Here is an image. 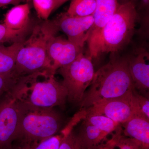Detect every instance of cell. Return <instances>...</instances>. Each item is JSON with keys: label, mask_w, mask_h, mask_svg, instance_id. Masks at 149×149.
Instances as JSON below:
<instances>
[{"label": "cell", "mask_w": 149, "mask_h": 149, "mask_svg": "<svg viewBox=\"0 0 149 149\" xmlns=\"http://www.w3.org/2000/svg\"><path fill=\"white\" fill-rule=\"evenodd\" d=\"M134 89L127 56H113L95 72L89 89L79 104L80 111L103 101L120 97Z\"/></svg>", "instance_id": "cell-1"}, {"label": "cell", "mask_w": 149, "mask_h": 149, "mask_svg": "<svg viewBox=\"0 0 149 149\" xmlns=\"http://www.w3.org/2000/svg\"><path fill=\"white\" fill-rule=\"evenodd\" d=\"M137 16L133 2L119 4L95 42L88 47L92 58L104 53H116L128 45L134 34Z\"/></svg>", "instance_id": "cell-2"}, {"label": "cell", "mask_w": 149, "mask_h": 149, "mask_svg": "<svg viewBox=\"0 0 149 149\" xmlns=\"http://www.w3.org/2000/svg\"><path fill=\"white\" fill-rule=\"evenodd\" d=\"M59 31L55 19L43 20L34 25L31 35L19 51L13 72L19 77L38 72L49 76L48 43Z\"/></svg>", "instance_id": "cell-3"}, {"label": "cell", "mask_w": 149, "mask_h": 149, "mask_svg": "<svg viewBox=\"0 0 149 149\" xmlns=\"http://www.w3.org/2000/svg\"><path fill=\"white\" fill-rule=\"evenodd\" d=\"M19 101L21 116L15 140L20 142L18 148H26L56 135L61 127V120L53 109L31 108Z\"/></svg>", "instance_id": "cell-4"}, {"label": "cell", "mask_w": 149, "mask_h": 149, "mask_svg": "<svg viewBox=\"0 0 149 149\" xmlns=\"http://www.w3.org/2000/svg\"><path fill=\"white\" fill-rule=\"evenodd\" d=\"M57 72L63 79L61 82L67 92V100L79 104L95 72L93 59L81 53L71 63L61 68Z\"/></svg>", "instance_id": "cell-5"}, {"label": "cell", "mask_w": 149, "mask_h": 149, "mask_svg": "<svg viewBox=\"0 0 149 149\" xmlns=\"http://www.w3.org/2000/svg\"><path fill=\"white\" fill-rule=\"evenodd\" d=\"M30 93L26 98H19L22 103L27 107L38 109H52L56 106H63L67 100L66 88L54 75L46 77L42 81L36 80L30 87Z\"/></svg>", "instance_id": "cell-6"}, {"label": "cell", "mask_w": 149, "mask_h": 149, "mask_svg": "<svg viewBox=\"0 0 149 149\" xmlns=\"http://www.w3.org/2000/svg\"><path fill=\"white\" fill-rule=\"evenodd\" d=\"M0 99V149H10L16 140L21 116L18 85Z\"/></svg>", "instance_id": "cell-7"}, {"label": "cell", "mask_w": 149, "mask_h": 149, "mask_svg": "<svg viewBox=\"0 0 149 149\" xmlns=\"http://www.w3.org/2000/svg\"><path fill=\"white\" fill-rule=\"evenodd\" d=\"M134 90L120 97L95 104L84 111L85 115L104 116L120 125L136 116H144L134 95Z\"/></svg>", "instance_id": "cell-8"}, {"label": "cell", "mask_w": 149, "mask_h": 149, "mask_svg": "<svg viewBox=\"0 0 149 149\" xmlns=\"http://www.w3.org/2000/svg\"><path fill=\"white\" fill-rule=\"evenodd\" d=\"M82 52L83 48L68 39L56 35L52 37L47 48L49 75H55L59 68L71 63Z\"/></svg>", "instance_id": "cell-9"}, {"label": "cell", "mask_w": 149, "mask_h": 149, "mask_svg": "<svg viewBox=\"0 0 149 149\" xmlns=\"http://www.w3.org/2000/svg\"><path fill=\"white\" fill-rule=\"evenodd\" d=\"M59 29L67 35L69 41L81 48L88 42L94 24L93 15L85 17L70 16L62 13L55 19Z\"/></svg>", "instance_id": "cell-10"}, {"label": "cell", "mask_w": 149, "mask_h": 149, "mask_svg": "<svg viewBox=\"0 0 149 149\" xmlns=\"http://www.w3.org/2000/svg\"><path fill=\"white\" fill-rule=\"evenodd\" d=\"M127 58L129 71L135 90L148 97V53L145 49L140 48Z\"/></svg>", "instance_id": "cell-11"}, {"label": "cell", "mask_w": 149, "mask_h": 149, "mask_svg": "<svg viewBox=\"0 0 149 149\" xmlns=\"http://www.w3.org/2000/svg\"><path fill=\"white\" fill-rule=\"evenodd\" d=\"M119 4L118 0H97L95 10L93 15L94 24L87 42L88 47L95 42L102 28L114 14Z\"/></svg>", "instance_id": "cell-12"}, {"label": "cell", "mask_w": 149, "mask_h": 149, "mask_svg": "<svg viewBox=\"0 0 149 149\" xmlns=\"http://www.w3.org/2000/svg\"><path fill=\"white\" fill-rule=\"evenodd\" d=\"M125 136L149 148V119L142 116H134L120 124Z\"/></svg>", "instance_id": "cell-13"}, {"label": "cell", "mask_w": 149, "mask_h": 149, "mask_svg": "<svg viewBox=\"0 0 149 149\" xmlns=\"http://www.w3.org/2000/svg\"><path fill=\"white\" fill-rule=\"evenodd\" d=\"M79 133H77L82 149H96L106 140L107 135L83 118Z\"/></svg>", "instance_id": "cell-14"}, {"label": "cell", "mask_w": 149, "mask_h": 149, "mask_svg": "<svg viewBox=\"0 0 149 149\" xmlns=\"http://www.w3.org/2000/svg\"><path fill=\"white\" fill-rule=\"evenodd\" d=\"M30 7L28 3L14 6L6 13L3 24L8 28L19 30L32 24Z\"/></svg>", "instance_id": "cell-15"}, {"label": "cell", "mask_w": 149, "mask_h": 149, "mask_svg": "<svg viewBox=\"0 0 149 149\" xmlns=\"http://www.w3.org/2000/svg\"><path fill=\"white\" fill-rule=\"evenodd\" d=\"M24 42L13 43L8 47L3 45L0 47V73L13 72L19 51Z\"/></svg>", "instance_id": "cell-16"}, {"label": "cell", "mask_w": 149, "mask_h": 149, "mask_svg": "<svg viewBox=\"0 0 149 149\" xmlns=\"http://www.w3.org/2000/svg\"><path fill=\"white\" fill-rule=\"evenodd\" d=\"M34 26L31 24L24 29L15 30L8 28L4 24H0V44L10 43L12 44L24 42L29 33H31Z\"/></svg>", "instance_id": "cell-17"}, {"label": "cell", "mask_w": 149, "mask_h": 149, "mask_svg": "<svg viewBox=\"0 0 149 149\" xmlns=\"http://www.w3.org/2000/svg\"><path fill=\"white\" fill-rule=\"evenodd\" d=\"M97 0H72L66 13L71 16L85 17L93 15Z\"/></svg>", "instance_id": "cell-18"}, {"label": "cell", "mask_w": 149, "mask_h": 149, "mask_svg": "<svg viewBox=\"0 0 149 149\" xmlns=\"http://www.w3.org/2000/svg\"><path fill=\"white\" fill-rule=\"evenodd\" d=\"M84 119L107 135L120 130V124L110 118L100 115H86Z\"/></svg>", "instance_id": "cell-19"}, {"label": "cell", "mask_w": 149, "mask_h": 149, "mask_svg": "<svg viewBox=\"0 0 149 149\" xmlns=\"http://www.w3.org/2000/svg\"><path fill=\"white\" fill-rule=\"evenodd\" d=\"M72 129L68 126L60 134L45 139L26 148L18 149H58L65 136Z\"/></svg>", "instance_id": "cell-20"}, {"label": "cell", "mask_w": 149, "mask_h": 149, "mask_svg": "<svg viewBox=\"0 0 149 149\" xmlns=\"http://www.w3.org/2000/svg\"><path fill=\"white\" fill-rule=\"evenodd\" d=\"M37 16L43 20H48L52 12L55 10V0H32Z\"/></svg>", "instance_id": "cell-21"}, {"label": "cell", "mask_w": 149, "mask_h": 149, "mask_svg": "<svg viewBox=\"0 0 149 149\" xmlns=\"http://www.w3.org/2000/svg\"><path fill=\"white\" fill-rule=\"evenodd\" d=\"M22 77L17 76L13 72L0 73V97L13 90Z\"/></svg>", "instance_id": "cell-22"}, {"label": "cell", "mask_w": 149, "mask_h": 149, "mask_svg": "<svg viewBox=\"0 0 149 149\" xmlns=\"http://www.w3.org/2000/svg\"><path fill=\"white\" fill-rule=\"evenodd\" d=\"M58 149H82L77 134L72 129L65 136Z\"/></svg>", "instance_id": "cell-23"}, {"label": "cell", "mask_w": 149, "mask_h": 149, "mask_svg": "<svg viewBox=\"0 0 149 149\" xmlns=\"http://www.w3.org/2000/svg\"><path fill=\"white\" fill-rule=\"evenodd\" d=\"M116 147L119 149H144L148 148L143 146L140 143L133 139L125 136H121L120 134Z\"/></svg>", "instance_id": "cell-24"}, {"label": "cell", "mask_w": 149, "mask_h": 149, "mask_svg": "<svg viewBox=\"0 0 149 149\" xmlns=\"http://www.w3.org/2000/svg\"><path fill=\"white\" fill-rule=\"evenodd\" d=\"M134 95L138 102L140 110L144 116L149 119V100L148 97L138 93L134 90Z\"/></svg>", "instance_id": "cell-25"}, {"label": "cell", "mask_w": 149, "mask_h": 149, "mask_svg": "<svg viewBox=\"0 0 149 149\" xmlns=\"http://www.w3.org/2000/svg\"><path fill=\"white\" fill-rule=\"evenodd\" d=\"M120 134L119 132H117L113 134L110 140L107 141L106 143L103 144L96 149H114L116 146L118 139Z\"/></svg>", "instance_id": "cell-26"}, {"label": "cell", "mask_w": 149, "mask_h": 149, "mask_svg": "<svg viewBox=\"0 0 149 149\" xmlns=\"http://www.w3.org/2000/svg\"><path fill=\"white\" fill-rule=\"evenodd\" d=\"M29 0H0V7L12 5L14 6L20 4L22 3H27Z\"/></svg>", "instance_id": "cell-27"}, {"label": "cell", "mask_w": 149, "mask_h": 149, "mask_svg": "<svg viewBox=\"0 0 149 149\" xmlns=\"http://www.w3.org/2000/svg\"><path fill=\"white\" fill-rule=\"evenodd\" d=\"M55 10L62 5L63 4L68 1V0H55Z\"/></svg>", "instance_id": "cell-28"}, {"label": "cell", "mask_w": 149, "mask_h": 149, "mask_svg": "<svg viewBox=\"0 0 149 149\" xmlns=\"http://www.w3.org/2000/svg\"><path fill=\"white\" fill-rule=\"evenodd\" d=\"M133 0H118V2L119 4L124 3L132 1Z\"/></svg>", "instance_id": "cell-29"}, {"label": "cell", "mask_w": 149, "mask_h": 149, "mask_svg": "<svg viewBox=\"0 0 149 149\" xmlns=\"http://www.w3.org/2000/svg\"><path fill=\"white\" fill-rule=\"evenodd\" d=\"M2 45H1V44H0V47H1V46Z\"/></svg>", "instance_id": "cell-30"}, {"label": "cell", "mask_w": 149, "mask_h": 149, "mask_svg": "<svg viewBox=\"0 0 149 149\" xmlns=\"http://www.w3.org/2000/svg\"><path fill=\"white\" fill-rule=\"evenodd\" d=\"M149 149V148H145V149Z\"/></svg>", "instance_id": "cell-31"}, {"label": "cell", "mask_w": 149, "mask_h": 149, "mask_svg": "<svg viewBox=\"0 0 149 149\" xmlns=\"http://www.w3.org/2000/svg\"><path fill=\"white\" fill-rule=\"evenodd\" d=\"M1 8V7H0V8Z\"/></svg>", "instance_id": "cell-32"}, {"label": "cell", "mask_w": 149, "mask_h": 149, "mask_svg": "<svg viewBox=\"0 0 149 149\" xmlns=\"http://www.w3.org/2000/svg\"></svg>", "instance_id": "cell-33"}]
</instances>
